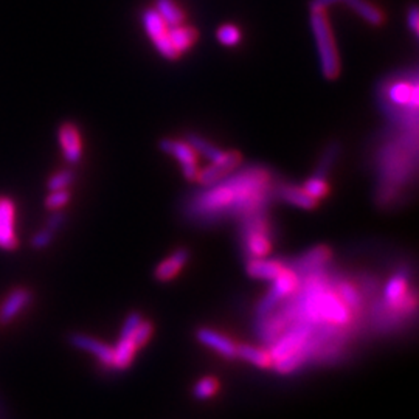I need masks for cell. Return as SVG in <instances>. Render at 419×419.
<instances>
[{
  "instance_id": "836d02e7",
  "label": "cell",
  "mask_w": 419,
  "mask_h": 419,
  "mask_svg": "<svg viewBox=\"0 0 419 419\" xmlns=\"http://www.w3.org/2000/svg\"><path fill=\"white\" fill-rule=\"evenodd\" d=\"M64 214L61 213V210H58V212H53V214H50V217L47 219V229H50L51 232H58L61 229V225L64 224Z\"/></svg>"
},
{
  "instance_id": "9c48e42d",
  "label": "cell",
  "mask_w": 419,
  "mask_h": 419,
  "mask_svg": "<svg viewBox=\"0 0 419 419\" xmlns=\"http://www.w3.org/2000/svg\"><path fill=\"white\" fill-rule=\"evenodd\" d=\"M58 138L64 159L70 165L80 163L83 159V140L78 128L73 123H64L58 130Z\"/></svg>"
},
{
  "instance_id": "30bf717a",
  "label": "cell",
  "mask_w": 419,
  "mask_h": 419,
  "mask_svg": "<svg viewBox=\"0 0 419 419\" xmlns=\"http://www.w3.org/2000/svg\"><path fill=\"white\" fill-rule=\"evenodd\" d=\"M410 301L413 300H408L407 296V275L400 272L391 276L383 291V308H388L390 311H405Z\"/></svg>"
},
{
  "instance_id": "6da1fadb",
  "label": "cell",
  "mask_w": 419,
  "mask_h": 419,
  "mask_svg": "<svg viewBox=\"0 0 419 419\" xmlns=\"http://www.w3.org/2000/svg\"><path fill=\"white\" fill-rule=\"evenodd\" d=\"M270 176L266 170L250 168L225 182H217L193 204L195 216L219 219L221 216L261 213L267 204Z\"/></svg>"
},
{
  "instance_id": "7a4b0ae2",
  "label": "cell",
  "mask_w": 419,
  "mask_h": 419,
  "mask_svg": "<svg viewBox=\"0 0 419 419\" xmlns=\"http://www.w3.org/2000/svg\"><path fill=\"white\" fill-rule=\"evenodd\" d=\"M311 27L314 38H316L321 72L328 80H336L340 73V59L334 42V34L333 30H331L326 13L311 11Z\"/></svg>"
},
{
  "instance_id": "277c9868",
  "label": "cell",
  "mask_w": 419,
  "mask_h": 419,
  "mask_svg": "<svg viewBox=\"0 0 419 419\" xmlns=\"http://www.w3.org/2000/svg\"><path fill=\"white\" fill-rule=\"evenodd\" d=\"M142 22L148 36L152 41L154 47L159 50V53L167 58V59H176L179 58V53L174 50L172 43L168 36V25L165 24V21L159 16L155 10H146L143 11L142 16Z\"/></svg>"
},
{
  "instance_id": "2e32d148",
  "label": "cell",
  "mask_w": 419,
  "mask_h": 419,
  "mask_svg": "<svg viewBox=\"0 0 419 419\" xmlns=\"http://www.w3.org/2000/svg\"><path fill=\"white\" fill-rule=\"evenodd\" d=\"M390 101L396 106H407L416 109L418 108V87L416 84H408L404 81H399L393 84L388 90Z\"/></svg>"
},
{
  "instance_id": "484cf974",
  "label": "cell",
  "mask_w": 419,
  "mask_h": 419,
  "mask_svg": "<svg viewBox=\"0 0 419 419\" xmlns=\"http://www.w3.org/2000/svg\"><path fill=\"white\" fill-rule=\"evenodd\" d=\"M75 179V174L72 170H61L58 172H55L53 176H51L47 182V188L50 191H55V190H67L70 185H72V182Z\"/></svg>"
},
{
  "instance_id": "cb8c5ba5",
  "label": "cell",
  "mask_w": 419,
  "mask_h": 419,
  "mask_svg": "<svg viewBox=\"0 0 419 419\" xmlns=\"http://www.w3.org/2000/svg\"><path fill=\"white\" fill-rule=\"evenodd\" d=\"M337 295L340 296V300H342L349 309H357L361 306V301H362L361 294L357 292L356 287L349 283H338Z\"/></svg>"
},
{
  "instance_id": "8fae6325",
  "label": "cell",
  "mask_w": 419,
  "mask_h": 419,
  "mask_svg": "<svg viewBox=\"0 0 419 419\" xmlns=\"http://www.w3.org/2000/svg\"><path fill=\"white\" fill-rule=\"evenodd\" d=\"M33 300V292L29 287H16L6 295L2 306H0V321L10 323L29 306Z\"/></svg>"
},
{
  "instance_id": "d6986e66",
  "label": "cell",
  "mask_w": 419,
  "mask_h": 419,
  "mask_svg": "<svg viewBox=\"0 0 419 419\" xmlns=\"http://www.w3.org/2000/svg\"><path fill=\"white\" fill-rule=\"evenodd\" d=\"M278 193L286 200L287 204H292L295 207H300L304 210H312V208L317 207V200L311 197L303 188L283 185L281 188L278 190Z\"/></svg>"
},
{
  "instance_id": "e575fe53",
  "label": "cell",
  "mask_w": 419,
  "mask_h": 419,
  "mask_svg": "<svg viewBox=\"0 0 419 419\" xmlns=\"http://www.w3.org/2000/svg\"><path fill=\"white\" fill-rule=\"evenodd\" d=\"M407 22L410 25V29L415 34L419 33V13H418V8L412 6L407 13Z\"/></svg>"
},
{
  "instance_id": "3957f363",
  "label": "cell",
  "mask_w": 419,
  "mask_h": 419,
  "mask_svg": "<svg viewBox=\"0 0 419 419\" xmlns=\"http://www.w3.org/2000/svg\"><path fill=\"white\" fill-rule=\"evenodd\" d=\"M244 246L252 259L264 258L272 249L263 213H255L247 217L246 227H244Z\"/></svg>"
},
{
  "instance_id": "4316f807",
  "label": "cell",
  "mask_w": 419,
  "mask_h": 419,
  "mask_svg": "<svg viewBox=\"0 0 419 419\" xmlns=\"http://www.w3.org/2000/svg\"><path fill=\"white\" fill-rule=\"evenodd\" d=\"M303 190L306 191V193H308L311 197H314L316 200H319V199L325 197V196L328 195L329 187H328V183H326L325 179L320 177V176H314V177H311L306 183H304Z\"/></svg>"
},
{
  "instance_id": "4dcf8cb0",
  "label": "cell",
  "mask_w": 419,
  "mask_h": 419,
  "mask_svg": "<svg viewBox=\"0 0 419 419\" xmlns=\"http://www.w3.org/2000/svg\"><path fill=\"white\" fill-rule=\"evenodd\" d=\"M53 238H55V232H51L50 229H47V227H43V229H41L31 238V247L38 249V250L46 249L50 246L51 242H53Z\"/></svg>"
},
{
  "instance_id": "e0dca14e",
  "label": "cell",
  "mask_w": 419,
  "mask_h": 419,
  "mask_svg": "<svg viewBox=\"0 0 419 419\" xmlns=\"http://www.w3.org/2000/svg\"><path fill=\"white\" fill-rule=\"evenodd\" d=\"M168 36L174 50L182 55L193 47L197 39V31L193 27H187V25H176V27L168 29Z\"/></svg>"
},
{
  "instance_id": "ac0fdd59",
  "label": "cell",
  "mask_w": 419,
  "mask_h": 419,
  "mask_svg": "<svg viewBox=\"0 0 419 419\" xmlns=\"http://www.w3.org/2000/svg\"><path fill=\"white\" fill-rule=\"evenodd\" d=\"M137 346L134 345L133 338H123L120 337L118 343L113 348V359H112V368L115 370H126L128 366L133 363V359L135 356Z\"/></svg>"
},
{
  "instance_id": "83f0119b",
  "label": "cell",
  "mask_w": 419,
  "mask_h": 419,
  "mask_svg": "<svg viewBox=\"0 0 419 419\" xmlns=\"http://www.w3.org/2000/svg\"><path fill=\"white\" fill-rule=\"evenodd\" d=\"M217 388H219V383H217L216 379L204 378V379H200L195 386L193 395L197 399H208V398H212L214 395V393L217 391Z\"/></svg>"
},
{
  "instance_id": "f546056e",
  "label": "cell",
  "mask_w": 419,
  "mask_h": 419,
  "mask_svg": "<svg viewBox=\"0 0 419 419\" xmlns=\"http://www.w3.org/2000/svg\"><path fill=\"white\" fill-rule=\"evenodd\" d=\"M151 336H152V325L150 321H143L142 320V323H140V325L137 326V329L134 331L133 342H134V345L137 348H140V346H143V345L148 343V340L151 338Z\"/></svg>"
},
{
  "instance_id": "ba28073f",
  "label": "cell",
  "mask_w": 419,
  "mask_h": 419,
  "mask_svg": "<svg viewBox=\"0 0 419 419\" xmlns=\"http://www.w3.org/2000/svg\"><path fill=\"white\" fill-rule=\"evenodd\" d=\"M241 162V155L237 151H229V152H224V155L221 157L217 162H213L212 167L205 168L204 171L199 172L197 180L202 183V185H214V183L221 182L225 176H229V174L238 167Z\"/></svg>"
},
{
  "instance_id": "603a6c76",
  "label": "cell",
  "mask_w": 419,
  "mask_h": 419,
  "mask_svg": "<svg viewBox=\"0 0 419 419\" xmlns=\"http://www.w3.org/2000/svg\"><path fill=\"white\" fill-rule=\"evenodd\" d=\"M188 145L193 148L195 151H197V152H200V154H204L207 159L210 160V162H217L221 159V157L224 155V151H221V150H217L216 146H213V145H210L207 140H204L202 137H199V135H196V134H190L188 135Z\"/></svg>"
},
{
  "instance_id": "5bb4252c",
  "label": "cell",
  "mask_w": 419,
  "mask_h": 419,
  "mask_svg": "<svg viewBox=\"0 0 419 419\" xmlns=\"http://www.w3.org/2000/svg\"><path fill=\"white\" fill-rule=\"evenodd\" d=\"M188 258L190 253L187 249L176 250L170 258L162 261V263L157 266L155 278L159 279V281H170V279L176 276L180 272V269L187 264Z\"/></svg>"
},
{
  "instance_id": "d590c367",
  "label": "cell",
  "mask_w": 419,
  "mask_h": 419,
  "mask_svg": "<svg viewBox=\"0 0 419 419\" xmlns=\"http://www.w3.org/2000/svg\"><path fill=\"white\" fill-rule=\"evenodd\" d=\"M340 2L343 0H311V11H325L328 6Z\"/></svg>"
},
{
  "instance_id": "52a82bcc",
  "label": "cell",
  "mask_w": 419,
  "mask_h": 419,
  "mask_svg": "<svg viewBox=\"0 0 419 419\" xmlns=\"http://www.w3.org/2000/svg\"><path fill=\"white\" fill-rule=\"evenodd\" d=\"M160 148L163 152H167L172 157H176L177 162L180 163L183 176L188 180H197L199 171H197V159L196 151L188 143L176 142V140H163L160 143Z\"/></svg>"
},
{
  "instance_id": "8992f818",
  "label": "cell",
  "mask_w": 419,
  "mask_h": 419,
  "mask_svg": "<svg viewBox=\"0 0 419 419\" xmlns=\"http://www.w3.org/2000/svg\"><path fill=\"white\" fill-rule=\"evenodd\" d=\"M19 247L16 233V205L10 197H0V249L13 252Z\"/></svg>"
},
{
  "instance_id": "9a60e30c",
  "label": "cell",
  "mask_w": 419,
  "mask_h": 419,
  "mask_svg": "<svg viewBox=\"0 0 419 419\" xmlns=\"http://www.w3.org/2000/svg\"><path fill=\"white\" fill-rule=\"evenodd\" d=\"M284 270L283 261L279 259H264V258H253L247 264V274L253 278L269 279L272 281Z\"/></svg>"
},
{
  "instance_id": "7c38bea8",
  "label": "cell",
  "mask_w": 419,
  "mask_h": 419,
  "mask_svg": "<svg viewBox=\"0 0 419 419\" xmlns=\"http://www.w3.org/2000/svg\"><path fill=\"white\" fill-rule=\"evenodd\" d=\"M70 342H72L73 346L83 349V351L89 353L92 356L97 357V359L106 366H112V359H113V348L109 345L100 342V340L93 338L90 336L86 334H73L70 337Z\"/></svg>"
},
{
  "instance_id": "ffe728a7",
  "label": "cell",
  "mask_w": 419,
  "mask_h": 419,
  "mask_svg": "<svg viewBox=\"0 0 419 419\" xmlns=\"http://www.w3.org/2000/svg\"><path fill=\"white\" fill-rule=\"evenodd\" d=\"M237 357H241L242 361H247L252 365L258 366V368H269V366L274 365L272 357H270L269 353L250 345L237 346Z\"/></svg>"
},
{
  "instance_id": "d4e9b609",
  "label": "cell",
  "mask_w": 419,
  "mask_h": 419,
  "mask_svg": "<svg viewBox=\"0 0 419 419\" xmlns=\"http://www.w3.org/2000/svg\"><path fill=\"white\" fill-rule=\"evenodd\" d=\"M216 38L222 43V46L233 47V46H238V43L241 42V31L237 25L227 24L219 27V30H217L216 33Z\"/></svg>"
},
{
  "instance_id": "1f68e13d",
  "label": "cell",
  "mask_w": 419,
  "mask_h": 419,
  "mask_svg": "<svg viewBox=\"0 0 419 419\" xmlns=\"http://www.w3.org/2000/svg\"><path fill=\"white\" fill-rule=\"evenodd\" d=\"M142 323V317H140V314L133 312L129 314V317L125 320L123 323V328H121V336L123 338H133L134 331L137 329V326Z\"/></svg>"
},
{
  "instance_id": "7402d4cb",
  "label": "cell",
  "mask_w": 419,
  "mask_h": 419,
  "mask_svg": "<svg viewBox=\"0 0 419 419\" xmlns=\"http://www.w3.org/2000/svg\"><path fill=\"white\" fill-rule=\"evenodd\" d=\"M154 10L159 13V16L165 21L168 27H176L182 25L185 16H183L180 8L174 4V0H155Z\"/></svg>"
},
{
  "instance_id": "4fadbf2b",
  "label": "cell",
  "mask_w": 419,
  "mask_h": 419,
  "mask_svg": "<svg viewBox=\"0 0 419 419\" xmlns=\"http://www.w3.org/2000/svg\"><path fill=\"white\" fill-rule=\"evenodd\" d=\"M196 337L200 343L208 348H213L216 353H219L221 356L227 357V359H233V357H237V345H234L230 338L216 333V331L213 329L200 328L197 331Z\"/></svg>"
},
{
  "instance_id": "d6a6232c",
  "label": "cell",
  "mask_w": 419,
  "mask_h": 419,
  "mask_svg": "<svg viewBox=\"0 0 419 419\" xmlns=\"http://www.w3.org/2000/svg\"><path fill=\"white\" fill-rule=\"evenodd\" d=\"M337 146L336 145H333L329 148V150L326 151V154H325V157H323V160H321V163H320V167H319V172L316 174V176H320V177H323L325 176V174L328 172V170H329V167L331 165H333V162H334V159H336V155H337Z\"/></svg>"
},
{
  "instance_id": "5b68a950",
  "label": "cell",
  "mask_w": 419,
  "mask_h": 419,
  "mask_svg": "<svg viewBox=\"0 0 419 419\" xmlns=\"http://www.w3.org/2000/svg\"><path fill=\"white\" fill-rule=\"evenodd\" d=\"M295 289H296V275L292 272L291 269L284 267L283 272L272 279V289H270L266 299L261 301L259 308H258L259 317H266L267 314L275 308V304L279 300L292 295L295 292Z\"/></svg>"
},
{
  "instance_id": "44dd1931",
  "label": "cell",
  "mask_w": 419,
  "mask_h": 419,
  "mask_svg": "<svg viewBox=\"0 0 419 419\" xmlns=\"http://www.w3.org/2000/svg\"><path fill=\"white\" fill-rule=\"evenodd\" d=\"M353 11L359 14L363 21L371 25H381L383 22V14L378 10L376 6L371 5L368 0H343Z\"/></svg>"
},
{
  "instance_id": "f1b7e54d",
  "label": "cell",
  "mask_w": 419,
  "mask_h": 419,
  "mask_svg": "<svg viewBox=\"0 0 419 419\" xmlns=\"http://www.w3.org/2000/svg\"><path fill=\"white\" fill-rule=\"evenodd\" d=\"M70 200V193L67 190H55L50 191V195L46 197V207L51 212H58V210L64 208Z\"/></svg>"
}]
</instances>
